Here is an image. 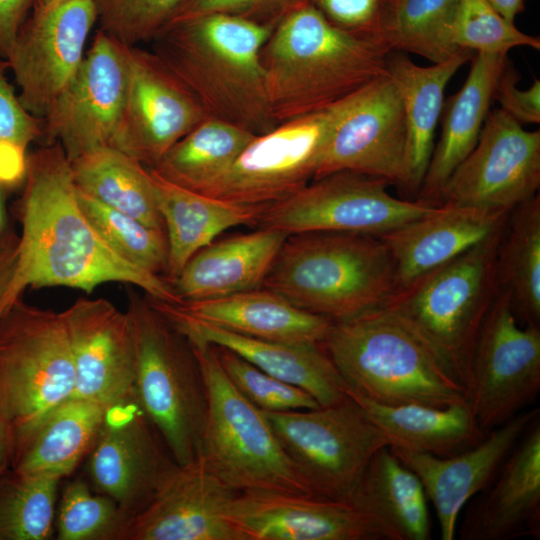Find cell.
<instances>
[{"mask_svg":"<svg viewBox=\"0 0 540 540\" xmlns=\"http://www.w3.org/2000/svg\"><path fill=\"white\" fill-rule=\"evenodd\" d=\"M24 186L16 204L22 225L18 264L0 310L26 288L69 287L87 293L107 282L143 289L148 297L179 303L170 282L120 258L83 213L71 162L51 142L26 156Z\"/></svg>","mask_w":540,"mask_h":540,"instance_id":"6da1fadb","label":"cell"},{"mask_svg":"<svg viewBox=\"0 0 540 540\" xmlns=\"http://www.w3.org/2000/svg\"><path fill=\"white\" fill-rule=\"evenodd\" d=\"M274 28L207 13L169 22L150 42L151 51L208 117L260 135L278 125L260 57Z\"/></svg>","mask_w":540,"mask_h":540,"instance_id":"7a4b0ae2","label":"cell"},{"mask_svg":"<svg viewBox=\"0 0 540 540\" xmlns=\"http://www.w3.org/2000/svg\"><path fill=\"white\" fill-rule=\"evenodd\" d=\"M387 48L332 25L308 4L283 18L261 50L277 124L324 109L387 73Z\"/></svg>","mask_w":540,"mask_h":540,"instance_id":"3957f363","label":"cell"},{"mask_svg":"<svg viewBox=\"0 0 540 540\" xmlns=\"http://www.w3.org/2000/svg\"><path fill=\"white\" fill-rule=\"evenodd\" d=\"M262 287L304 311L341 322L384 308L396 281L378 236L316 231L285 238Z\"/></svg>","mask_w":540,"mask_h":540,"instance_id":"277c9868","label":"cell"},{"mask_svg":"<svg viewBox=\"0 0 540 540\" xmlns=\"http://www.w3.org/2000/svg\"><path fill=\"white\" fill-rule=\"evenodd\" d=\"M505 227L397 290L382 308L417 337L464 390L476 338L500 289L497 253Z\"/></svg>","mask_w":540,"mask_h":540,"instance_id":"5b68a950","label":"cell"},{"mask_svg":"<svg viewBox=\"0 0 540 540\" xmlns=\"http://www.w3.org/2000/svg\"><path fill=\"white\" fill-rule=\"evenodd\" d=\"M322 345L347 391L369 401L439 408L466 401L433 353L382 309L333 322Z\"/></svg>","mask_w":540,"mask_h":540,"instance_id":"8992f818","label":"cell"},{"mask_svg":"<svg viewBox=\"0 0 540 540\" xmlns=\"http://www.w3.org/2000/svg\"><path fill=\"white\" fill-rule=\"evenodd\" d=\"M136 370L133 398L178 465L201 453L208 399L198 360L147 298L130 296Z\"/></svg>","mask_w":540,"mask_h":540,"instance_id":"52a82bcc","label":"cell"},{"mask_svg":"<svg viewBox=\"0 0 540 540\" xmlns=\"http://www.w3.org/2000/svg\"><path fill=\"white\" fill-rule=\"evenodd\" d=\"M189 344L206 385L208 410L199 456L210 470L238 492L262 490L314 496L281 447L264 412L233 386L213 345Z\"/></svg>","mask_w":540,"mask_h":540,"instance_id":"ba28073f","label":"cell"},{"mask_svg":"<svg viewBox=\"0 0 540 540\" xmlns=\"http://www.w3.org/2000/svg\"><path fill=\"white\" fill-rule=\"evenodd\" d=\"M74 389L61 312L15 298L0 310V410L14 434L33 427Z\"/></svg>","mask_w":540,"mask_h":540,"instance_id":"9c48e42d","label":"cell"},{"mask_svg":"<svg viewBox=\"0 0 540 540\" xmlns=\"http://www.w3.org/2000/svg\"><path fill=\"white\" fill-rule=\"evenodd\" d=\"M314 496L350 502L373 455L389 441L347 394L315 409L264 412Z\"/></svg>","mask_w":540,"mask_h":540,"instance_id":"30bf717a","label":"cell"},{"mask_svg":"<svg viewBox=\"0 0 540 540\" xmlns=\"http://www.w3.org/2000/svg\"><path fill=\"white\" fill-rule=\"evenodd\" d=\"M357 93L257 135L201 194L263 209L294 194L313 180L325 142Z\"/></svg>","mask_w":540,"mask_h":540,"instance_id":"8fae6325","label":"cell"},{"mask_svg":"<svg viewBox=\"0 0 540 540\" xmlns=\"http://www.w3.org/2000/svg\"><path fill=\"white\" fill-rule=\"evenodd\" d=\"M389 185L382 178L362 173L334 172L265 207L256 227L287 235L329 231L380 236L437 206L394 197Z\"/></svg>","mask_w":540,"mask_h":540,"instance_id":"7c38bea8","label":"cell"},{"mask_svg":"<svg viewBox=\"0 0 540 540\" xmlns=\"http://www.w3.org/2000/svg\"><path fill=\"white\" fill-rule=\"evenodd\" d=\"M539 391L540 326H520L511 293L500 288L475 341L466 401L487 433L521 412Z\"/></svg>","mask_w":540,"mask_h":540,"instance_id":"4fadbf2b","label":"cell"},{"mask_svg":"<svg viewBox=\"0 0 540 540\" xmlns=\"http://www.w3.org/2000/svg\"><path fill=\"white\" fill-rule=\"evenodd\" d=\"M94 0L33 6L6 57L20 103L44 119L77 73L96 24Z\"/></svg>","mask_w":540,"mask_h":540,"instance_id":"5bb4252c","label":"cell"},{"mask_svg":"<svg viewBox=\"0 0 540 540\" xmlns=\"http://www.w3.org/2000/svg\"><path fill=\"white\" fill-rule=\"evenodd\" d=\"M540 131L490 110L474 149L451 173L437 204L509 214L539 193Z\"/></svg>","mask_w":540,"mask_h":540,"instance_id":"9a60e30c","label":"cell"},{"mask_svg":"<svg viewBox=\"0 0 540 540\" xmlns=\"http://www.w3.org/2000/svg\"><path fill=\"white\" fill-rule=\"evenodd\" d=\"M126 47L98 30L77 73L42 119L43 136L58 143L70 162L115 147L128 82Z\"/></svg>","mask_w":540,"mask_h":540,"instance_id":"2e32d148","label":"cell"},{"mask_svg":"<svg viewBox=\"0 0 540 540\" xmlns=\"http://www.w3.org/2000/svg\"><path fill=\"white\" fill-rule=\"evenodd\" d=\"M406 147L402 97L387 72L358 91L325 142L313 180L352 171L382 178L404 190Z\"/></svg>","mask_w":540,"mask_h":540,"instance_id":"e0dca14e","label":"cell"},{"mask_svg":"<svg viewBox=\"0 0 540 540\" xmlns=\"http://www.w3.org/2000/svg\"><path fill=\"white\" fill-rule=\"evenodd\" d=\"M177 465L133 396L106 408L87 463L95 491L133 518Z\"/></svg>","mask_w":540,"mask_h":540,"instance_id":"ac0fdd59","label":"cell"},{"mask_svg":"<svg viewBox=\"0 0 540 540\" xmlns=\"http://www.w3.org/2000/svg\"><path fill=\"white\" fill-rule=\"evenodd\" d=\"M126 50L127 91L115 148L152 167L209 117L151 50L139 46Z\"/></svg>","mask_w":540,"mask_h":540,"instance_id":"d6986e66","label":"cell"},{"mask_svg":"<svg viewBox=\"0 0 540 540\" xmlns=\"http://www.w3.org/2000/svg\"><path fill=\"white\" fill-rule=\"evenodd\" d=\"M71 349L74 397L109 407L133 396L136 348L128 311L79 298L61 312Z\"/></svg>","mask_w":540,"mask_h":540,"instance_id":"ffe728a7","label":"cell"},{"mask_svg":"<svg viewBox=\"0 0 540 540\" xmlns=\"http://www.w3.org/2000/svg\"><path fill=\"white\" fill-rule=\"evenodd\" d=\"M243 540H384L351 502L277 491L240 492L226 514Z\"/></svg>","mask_w":540,"mask_h":540,"instance_id":"44dd1931","label":"cell"},{"mask_svg":"<svg viewBox=\"0 0 540 540\" xmlns=\"http://www.w3.org/2000/svg\"><path fill=\"white\" fill-rule=\"evenodd\" d=\"M239 493L198 456L176 466L151 503L130 519L124 540H243L226 517Z\"/></svg>","mask_w":540,"mask_h":540,"instance_id":"7402d4cb","label":"cell"},{"mask_svg":"<svg viewBox=\"0 0 540 540\" xmlns=\"http://www.w3.org/2000/svg\"><path fill=\"white\" fill-rule=\"evenodd\" d=\"M538 416V408L521 411L487 432L477 445L451 456L389 446L422 483L434 505L442 540L455 538L464 505L493 482L523 432Z\"/></svg>","mask_w":540,"mask_h":540,"instance_id":"603a6c76","label":"cell"},{"mask_svg":"<svg viewBox=\"0 0 540 540\" xmlns=\"http://www.w3.org/2000/svg\"><path fill=\"white\" fill-rule=\"evenodd\" d=\"M151 305L189 342L229 349L260 370L309 393L320 406L347 397V386L321 343H285L242 336L147 296Z\"/></svg>","mask_w":540,"mask_h":540,"instance_id":"cb8c5ba5","label":"cell"},{"mask_svg":"<svg viewBox=\"0 0 540 540\" xmlns=\"http://www.w3.org/2000/svg\"><path fill=\"white\" fill-rule=\"evenodd\" d=\"M493 486L467 510L462 540L540 536V423L536 417L499 469Z\"/></svg>","mask_w":540,"mask_h":540,"instance_id":"d4e9b609","label":"cell"},{"mask_svg":"<svg viewBox=\"0 0 540 540\" xmlns=\"http://www.w3.org/2000/svg\"><path fill=\"white\" fill-rule=\"evenodd\" d=\"M508 215L440 204L378 236L393 262L396 291L503 229Z\"/></svg>","mask_w":540,"mask_h":540,"instance_id":"484cf974","label":"cell"},{"mask_svg":"<svg viewBox=\"0 0 540 540\" xmlns=\"http://www.w3.org/2000/svg\"><path fill=\"white\" fill-rule=\"evenodd\" d=\"M288 235L258 228L213 241L196 252L170 282L182 301L220 298L262 287Z\"/></svg>","mask_w":540,"mask_h":540,"instance_id":"4316f807","label":"cell"},{"mask_svg":"<svg viewBox=\"0 0 540 540\" xmlns=\"http://www.w3.org/2000/svg\"><path fill=\"white\" fill-rule=\"evenodd\" d=\"M467 79L442 108V130L416 199L438 205L444 183L474 149L494 101L507 54L476 53Z\"/></svg>","mask_w":540,"mask_h":540,"instance_id":"83f0119b","label":"cell"},{"mask_svg":"<svg viewBox=\"0 0 540 540\" xmlns=\"http://www.w3.org/2000/svg\"><path fill=\"white\" fill-rule=\"evenodd\" d=\"M172 304L183 313L224 330L268 341L321 343L333 323L296 307L264 287Z\"/></svg>","mask_w":540,"mask_h":540,"instance_id":"f1b7e54d","label":"cell"},{"mask_svg":"<svg viewBox=\"0 0 540 540\" xmlns=\"http://www.w3.org/2000/svg\"><path fill=\"white\" fill-rule=\"evenodd\" d=\"M472 57V51L460 49L446 61L424 67L415 64L405 53L390 51L387 54V72L396 83L404 106L407 147L403 191L412 199H416L434 149L445 88Z\"/></svg>","mask_w":540,"mask_h":540,"instance_id":"f546056e","label":"cell"},{"mask_svg":"<svg viewBox=\"0 0 540 540\" xmlns=\"http://www.w3.org/2000/svg\"><path fill=\"white\" fill-rule=\"evenodd\" d=\"M148 170L168 242L166 279L169 282L196 252L223 231L236 226H257L263 208L212 198L175 185Z\"/></svg>","mask_w":540,"mask_h":540,"instance_id":"4dcf8cb0","label":"cell"},{"mask_svg":"<svg viewBox=\"0 0 540 540\" xmlns=\"http://www.w3.org/2000/svg\"><path fill=\"white\" fill-rule=\"evenodd\" d=\"M106 407L77 397L63 401L30 429L14 434L10 468L63 478L89 454Z\"/></svg>","mask_w":540,"mask_h":540,"instance_id":"1f68e13d","label":"cell"},{"mask_svg":"<svg viewBox=\"0 0 540 540\" xmlns=\"http://www.w3.org/2000/svg\"><path fill=\"white\" fill-rule=\"evenodd\" d=\"M350 502L373 519L384 540L431 538L422 483L389 446L373 455Z\"/></svg>","mask_w":540,"mask_h":540,"instance_id":"d6a6232c","label":"cell"},{"mask_svg":"<svg viewBox=\"0 0 540 540\" xmlns=\"http://www.w3.org/2000/svg\"><path fill=\"white\" fill-rule=\"evenodd\" d=\"M389 441L390 447L451 456L477 445L486 433L467 401L447 407L389 406L347 391Z\"/></svg>","mask_w":540,"mask_h":540,"instance_id":"836d02e7","label":"cell"},{"mask_svg":"<svg viewBox=\"0 0 540 540\" xmlns=\"http://www.w3.org/2000/svg\"><path fill=\"white\" fill-rule=\"evenodd\" d=\"M71 168L79 191L165 231L148 167L141 162L115 147H104L71 161Z\"/></svg>","mask_w":540,"mask_h":540,"instance_id":"e575fe53","label":"cell"},{"mask_svg":"<svg viewBox=\"0 0 540 540\" xmlns=\"http://www.w3.org/2000/svg\"><path fill=\"white\" fill-rule=\"evenodd\" d=\"M256 136L246 129L209 117L148 168L175 185L201 194L227 172Z\"/></svg>","mask_w":540,"mask_h":540,"instance_id":"d590c367","label":"cell"},{"mask_svg":"<svg viewBox=\"0 0 540 540\" xmlns=\"http://www.w3.org/2000/svg\"><path fill=\"white\" fill-rule=\"evenodd\" d=\"M500 288L509 290L517 320L540 326V195L508 215L497 253Z\"/></svg>","mask_w":540,"mask_h":540,"instance_id":"8d00e7d4","label":"cell"},{"mask_svg":"<svg viewBox=\"0 0 540 540\" xmlns=\"http://www.w3.org/2000/svg\"><path fill=\"white\" fill-rule=\"evenodd\" d=\"M61 478L8 468L0 474V540H48L54 536Z\"/></svg>","mask_w":540,"mask_h":540,"instance_id":"74e56055","label":"cell"},{"mask_svg":"<svg viewBox=\"0 0 540 540\" xmlns=\"http://www.w3.org/2000/svg\"><path fill=\"white\" fill-rule=\"evenodd\" d=\"M77 195L83 213L112 251L139 269L158 276L167 274L168 242L165 231L149 227L78 189Z\"/></svg>","mask_w":540,"mask_h":540,"instance_id":"f35d334b","label":"cell"},{"mask_svg":"<svg viewBox=\"0 0 540 540\" xmlns=\"http://www.w3.org/2000/svg\"><path fill=\"white\" fill-rule=\"evenodd\" d=\"M458 0H400L390 51L412 53L440 63L460 49L451 42Z\"/></svg>","mask_w":540,"mask_h":540,"instance_id":"ab89813d","label":"cell"},{"mask_svg":"<svg viewBox=\"0 0 540 540\" xmlns=\"http://www.w3.org/2000/svg\"><path fill=\"white\" fill-rule=\"evenodd\" d=\"M131 517L110 497L76 479L64 488L57 520L59 540H124Z\"/></svg>","mask_w":540,"mask_h":540,"instance_id":"60d3db41","label":"cell"},{"mask_svg":"<svg viewBox=\"0 0 540 540\" xmlns=\"http://www.w3.org/2000/svg\"><path fill=\"white\" fill-rule=\"evenodd\" d=\"M451 42L457 48L488 54H507L518 46L540 49L538 37L520 31L487 0H458Z\"/></svg>","mask_w":540,"mask_h":540,"instance_id":"b9f144b4","label":"cell"},{"mask_svg":"<svg viewBox=\"0 0 540 540\" xmlns=\"http://www.w3.org/2000/svg\"><path fill=\"white\" fill-rule=\"evenodd\" d=\"M213 347L233 386L261 411L289 412L320 407L305 390L260 370L229 349Z\"/></svg>","mask_w":540,"mask_h":540,"instance_id":"7bdbcfd3","label":"cell"},{"mask_svg":"<svg viewBox=\"0 0 540 540\" xmlns=\"http://www.w3.org/2000/svg\"><path fill=\"white\" fill-rule=\"evenodd\" d=\"M186 0H94L100 31L126 46L151 42Z\"/></svg>","mask_w":540,"mask_h":540,"instance_id":"ee69618b","label":"cell"},{"mask_svg":"<svg viewBox=\"0 0 540 540\" xmlns=\"http://www.w3.org/2000/svg\"><path fill=\"white\" fill-rule=\"evenodd\" d=\"M7 69V61L0 63V174L16 177L25 171L27 148L43 136V123L22 106Z\"/></svg>","mask_w":540,"mask_h":540,"instance_id":"f6af8a7d","label":"cell"},{"mask_svg":"<svg viewBox=\"0 0 540 540\" xmlns=\"http://www.w3.org/2000/svg\"><path fill=\"white\" fill-rule=\"evenodd\" d=\"M400 0H313L338 29L388 50Z\"/></svg>","mask_w":540,"mask_h":540,"instance_id":"bcb514c9","label":"cell"},{"mask_svg":"<svg viewBox=\"0 0 540 540\" xmlns=\"http://www.w3.org/2000/svg\"><path fill=\"white\" fill-rule=\"evenodd\" d=\"M312 2L313 0H186L172 20L207 13H227L276 27L287 15Z\"/></svg>","mask_w":540,"mask_h":540,"instance_id":"7dc6e473","label":"cell"},{"mask_svg":"<svg viewBox=\"0 0 540 540\" xmlns=\"http://www.w3.org/2000/svg\"><path fill=\"white\" fill-rule=\"evenodd\" d=\"M520 74L510 61L504 67L494 91L500 109L519 124L540 123V81L534 79L528 89L517 88Z\"/></svg>","mask_w":540,"mask_h":540,"instance_id":"c3c4849f","label":"cell"},{"mask_svg":"<svg viewBox=\"0 0 540 540\" xmlns=\"http://www.w3.org/2000/svg\"><path fill=\"white\" fill-rule=\"evenodd\" d=\"M35 0H0V57H6Z\"/></svg>","mask_w":540,"mask_h":540,"instance_id":"681fc988","label":"cell"},{"mask_svg":"<svg viewBox=\"0 0 540 540\" xmlns=\"http://www.w3.org/2000/svg\"><path fill=\"white\" fill-rule=\"evenodd\" d=\"M13 187L0 178V254L19 241V236L11 228L7 211V197Z\"/></svg>","mask_w":540,"mask_h":540,"instance_id":"f907efd6","label":"cell"},{"mask_svg":"<svg viewBox=\"0 0 540 540\" xmlns=\"http://www.w3.org/2000/svg\"><path fill=\"white\" fill-rule=\"evenodd\" d=\"M18 244L19 241L0 254V308L4 303L16 272Z\"/></svg>","mask_w":540,"mask_h":540,"instance_id":"816d5d0a","label":"cell"},{"mask_svg":"<svg viewBox=\"0 0 540 540\" xmlns=\"http://www.w3.org/2000/svg\"><path fill=\"white\" fill-rule=\"evenodd\" d=\"M13 448V427L0 410V474L10 468Z\"/></svg>","mask_w":540,"mask_h":540,"instance_id":"f5cc1de1","label":"cell"},{"mask_svg":"<svg viewBox=\"0 0 540 540\" xmlns=\"http://www.w3.org/2000/svg\"><path fill=\"white\" fill-rule=\"evenodd\" d=\"M506 20L514 22L515 17L525 8L526 0H487Z\"/></svg>","mask_w":540,"mask_h":540,"instance_id":"db71d44e","label":"cell"},{"mask_svg":"<svg viewBox=\"0 0 540 540\" xmlns=\"http://www.w3.org/2000/svg\"><path fill=\"white\" fill-rule=\"evenodd\" d=\"M54 1H57V0H35L33 6H35V5H45V4L54 2Z\"/></svg>","mask_w":540,"mask_h":540,"instance_id":"11a10c76","label":"cell"},{"mask_svg":"<svg viewBox=\"0 0 540 540\" xmlns=\"http://www.w3.org/2000/svg\"><path fill=\"white\" fill-rule=\"evenodd\" d=\"M5 61H6L5 59H3L2 57H0V63H3V62H5Z\"/></svg>","mask_w":540,"mask_h":540,"instance_id":"9f6ffc18","label":"cell"}]
</instances>
